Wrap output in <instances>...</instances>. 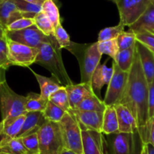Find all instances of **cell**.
<instances>
[{
    "label": "cell",
    "mask_w": 154,
    "mask_h": 154,
    "mask_svg": "<svg viewBox=\"0 0 154 154\" xmlns=\"http://www.w3.org/2000/svg\"><path fill=\"white\" fill-rule=\"evenodd\" d=\"M112 66L114 68V73L108 85L105 99L103 100L106 106L115 105L120 102L125 93L129 78V72L122 71L114 60Z\"/></svg>",
    "instance_id": "cell-9"
},
{
    "label": "cell",
    "mask_w": 154,
    "mask_h": 154,
    "mask_svg": "<svg viewBox=\"0 0 154 154\" xmlns=\"http://www.w3.org/2000/svg\"><path fill=\"white\" fill-rule=\"evenodd\" d=\"M98 46L101 54L109 56L113 60H114L117 53L120 51L117 38L105 42H98Z\"/></svg>",
    "instance_id": "cell-35"
},
{
    "label": "cell",
    "mask_w": 154,
    "mask_h": 154,
    "mask_svg": "<svg viewBox=\"0 0 154 154\" xmlns=\"http://www.w3.org/2000/svg\"><path fill=\"white\" fill-rule=\"evenodd\" d=\"M6 37L8 39L26 46L38 48L42 44L51 43L54 36L48 37L38 29L35 25L19 31H7Z\"/></svg>",
    "instance_id": "cell-10"
},
{
    "label": "cell",
    "mask_w": 154,
    "mask_h": 154,
    "mask_svg": "<svg viewBox=\"0 0 154 154\" xmlns=\"http://www.w3.org/2000/svg\"><path fill=\"white\" fill-rule=\"evenodd\" d=\"M37 134L40 154H61L65 147L60 123L47 121Z\"/></svg>",
    "instance_id": "cell-5"
},
{
    "label": "cell",
    "mask_w": 154,
    "mask_h": 154,
    "mask_svg": "<svg viewBox=\"0 0 154 154\" xmlns=\"http://www.w3.org/2000/svg\"><path fill=\"white\" fill-rule=\"evenodd\" d=\"M26 115V114H25ZM25 115L17 118L2 120L0 122V146L17 138L23 125Z\"/></svg>",
    "instance_id": "cell-14"
},
{
    "label": "cell",
    "mask_w": 154,
    "mask_h": 154,
    "mask_svg": "<svg viewBox=\"0 0 154 154\" xmlns=\"http://www.w3.org/2000/svg\"><path fill=\"white\" fill-rule=\"evenodd\" d=\"M65 148L77 154L83 152L82 132L75 116L70 111L66 113L60 122Z\"/></svg>",
    "instance_id": "cell-6"
},
{
    "label": "cell",
    "mask_w": 154,
    "mask_h": 154,
    "mask_svg": "<svg viewBox=\"0 0 154 154\" xmlns=\"http://www.w3.org/2000/svg\"><path fill=\"white\" fill-rule=\"evenodd\" d=\"M47 121L48 120L45 119L43 112H27L25 115L23 125L17 138H23L31 134L37 133Z\"/></svg>",
    "instance_id": "cell-18"
},
{
    "label": "cell",
    "mask_w": 154,
    "mask_h": 154,
    "mask_svg": "<svg viewBox=\"0 0 154 154\" xmlns=\"http://www.w3.org/2000/svg\"><path fill=\"white\" fill-rule=\"evenodd\" d=\"M0 152L6 154H28L20 138H15L0 146Z\"/></svg>",
    "instance_id": "cell-29"
},
{
    "label": "cell",
    "mask_w": 154,
    "mask_h": 154,
    "mask_svg": "<svg viewBox=\"0 0 154 154\" xmlns=\"http://www.w3.org/2000/svg\"><path fill=\"white\" fill-rule=\"evenodd\" d=\"M110 1H113V2H114V0H110Z\"/></svg>",
    "instance_id": "cell-52"
},
{
    "label": "cell",
    "mask_w": 154,
    "mask_h": 154,
    "mask_svg": "<svg viewBox=\"0 0 154 154\" xmlns=\"http://www.w3.org/2000/svg\"><path fill=\"white\" fill-rule=\"evenodd\" d=\"M153 117H154V115H153Z\"/></svg>",
    "instance_id": "cell-53"
},
{
    "label": "cell",
    "mask_w": 154,
    "mask_h": 154,
    "mask_svg": "<svg viewBox=\"0 0 154 154\" xmlns=\"http://www.w3.org/2000/svg\"><path fill=\"white\" fill-rule=\"evenodd\" d=\"M141 154H147V148L146 144H144V146H143V148L142 150H141Z\"/></svg>",
    "instance_id": "cell-48"
},
{
    "label": "cell",
    "mask_w": 154,
    "mask_h": 154,
    "mask_svg": "<svg viewBox=\"0 0 154 154\" xmlns=\"http://www.w3.org/2000/svg\"><path fill=\"white\" fill-rule=\"evenodd\" d=\"M108 154H141L142 141L138 133H122L108 135Z\"/></svg>",
    "instance_id": "cell-7"
},
{
    "label": "cell",
    "mask_w": 154,
    "mask_h": 154,
    "mask_svg": "<svg viewBox=\"0 0 154 154\" xmlns=\"http://www.w3.org/2000/svg\"><path fill=\"white\" fill-rule=\"evenodd\" d=\"M26 112L40 111L44 112L46 109L49 99L42 97L41 94L35 93H29L26 96Z\"/></svg>",
    "instance_id": "cell-25"
},
{
    "label": "cell",
    "mask_w": 154,
    "mask_h": 154,
    "mask_svg": "<svg viewBox=\"0 0 154 154\" xmlns=\"http://www.w3.org/2000/svg\"><path fill=\"white\" fill-rule=\"evenodd\" d=\"M6 35V29L3 26L2 24L0 23V38L5 37Z\"/></svg>",
    "instance_id": "cell-45"
},
{
    "label": "cell",
    "mask_w": 154,
    "mask_h": 154,
    "mask_svg": "<svg viewBox=\"0 0 154 154\" xmlns=\"http://www.w3.org/2000/svg\"><path fill=\"white\" fill-rule=\"evenodd\" d=\"M149 143L154 147V117L150 119V130H149Z\"/></svg>",
    "instance_id": "cell-42"
},
{
    "label": "cell",
    "mask_w": 154,
    "mask_h": 154,
    "mask_svg": "<svg viewBox=\"0 0 154 154\" xmlns=\"http://www.w3.org/2000/svg\"><path fill=\"white\" fill-rule=\"evenodd\" d=\"M22 17V12L18 10L13 0L0 2V23L5 28Z\"/></svg>",
    "instance_id": "cell-20"
},
{
    "label": "cell",
    "mask_w": 154,
    "mask_h": 154,
    "mask_svg": "<svg viewBox=\"0 0 154 154\" xmlns=\"http://www.w3.org/2000/svg\"><path fill=\"white\" fill-rule=\"evenodd\" d=\"M9 1V0H0V2H7Z\"/></svg>",
    "instance_id": "cell-50"
},
{
    "label": "cell",
    "mask_w": 154,
    "mask_h": 154,
    "mask_svg": "<svg viewBox=\"0 0 154 154\" xmlns=\"http://www.w3.org/2000/svg\"><path fill=\"white\" fill-rule=\"evenodd\" d=\"M35 25V20L32 18L22 17L14 21L6 27L7 31H19Z\"/></svg>",
    "instance_id": "cell-39"
},
{
    "label": "cell",
    "mask_w": 154,
    "mask_h": 154,
    "mask_svg": "<svg viewBox=\"0 0 154 154\" xmlns=\"http://www.w3.org/2000/svg\"><path fill=\"white\" fill-rule=\"evenodd\" d=\"M54 37L56 40L58 42L59 45L60 46L61 49H69L72 46L73 42H71L69 35L68 34L67 32L66 31L64 28L63 27L62 24H60L57 26L54 30Z\"/></svg>",
    "instance_id": "cell-36"
},
{
    "label": "cell",
    "mask_w": 154,
    "mask_h": 154,
    "mask_svg": "<svg viewBox=\"0 0 154 154\" xmlns=\"http://www.w3.org/2000/svg\"><path fill=\"white\" fill-rule=\"evenodd\" d=\"M11 66L8 59V47L6 35L0 38V69L6 70Z\"/></svg>",
    "instance_id": "cell-38"
},
{
    "label": "cell",
    "mask_w": 154,
    "mask_h": 154,
    "mask_svg": "<svg viewBox=\"0 0 154 154\" xmlns=\"http://www.w3.org/2000/svg\"><path fill=\"white\" fill-rule=\"evenodd\" d=\"M120 15V23L130 26L135 23L148 8L150 0H114Z\"/></svg>",
    "instance_id": "cell-8"
},
{
    "label": "cell",
    "mask_w": 154,
    "mask_h": 154,
    "mask_svg": "<svg viewBox=\"0 0 154 154\" xmlns=\"http://www.w3.org/2000/svg\"><path fill=\"white\" fill-rule=\"evenodd\" d=\"M129 30L134 32L144 31L154 34V5L150 4L144 14L129 27Z\"/></svg>",
    "instance_id": "cell-22"
},
{
    "label": "cell",
    "mask_w": 154,
    "mask_h": 154,
    "mask_svg": "<svg viewBox=\"0 0 154 154\" xmlns=\"http://www.w3.org/2000/svg\"><path fill=\"white\" fill-rule=\"evenodd\" d=\"M150 3H151L153 5H154V0H150Z\"/></svg>",
    "instance_id": "cell-49"
},
{
    "label": "cell",
    "mask_w": 154,
    "mask_h": 154,
    "mask_svg": "<svg viewBox=\"0 0 154 154\" xmlns=\"http://www.w3.org/2000/svg\"><path fill=\"white\" fill-rule=\"evenodd\" d=\"M32 72L37 79L39 87H40L41 96L45 99H49L53 93H54L60 87H63L62 83L53 75L51 78H47V77L42 76V75L35 73L32 70Z\"/></svg>",
    "instance_id": "cell-21"
},
{
    "label": "cell",
    "mask_w": 154,
    "mask_h": 154,
    "mask_svg": "<svg viewBox=\"0 0 154 154\" xmlns=\"http://www.w3.org/2000/svg\"><path fill=\"white\" fill-rule=\"evenodd\" d=\"M66 111L60 108L55 104L51 102H48L46 109L43 112L45 119L48 121L54 122V123H60L64 115L66 114Z\"/></svg>",
    "instance_id": "cell-32"
},
{
    "label": "cell",
    "mask_w": 154,
    "mask_h": 154,
    "mask_svg": "<svg viewBox=\"0 0 154 154\" xmlns=\"http://www.w3.org/2000/svg\"><path fill=\"white\" fill-rule=\"evenodd\" d=\"M107 106L104 101L101 100L96 95H93L86 98L79 105L76 106L75 109L81 111H96V112H104Z\"/></svg>",
    "instance_id": "cell-26"
},
{
    "label": "cell",
    "mask_w": 154,
    "mask_h": 154,
    "mask_svg": "<svg viewBox=\"0 0 154 154\" xmlns=\"http://www.w3.org/2000/svg\"></svg>",
    "instance_id": "cell-55"
},
{
    "label": "cell",
    "mask_w": 154,
    "mask_h": 154,
    "mask_svg": "<svg viewBox=\"0 0 154 154\" xmlns=\"http://www.w3.org/2000/svg\"><path fill=\"white\" fill-rule=\"evenodd\" d=\"M0 154H6V153H1V152H0Z\"/></svg>",
    "instance_id": "cell-51"
},
{
    "label": "cell",
    "mask_w": 154,
    "mask_h": 154,
    "mask_svg": "<svg viewBox=\"0 0 154 154\" xmlns=\"http://www.w3.org/2000/svg\"><path fill=\"white\" fill-rule=\"evenodd\" d=\"M5 71V70H3V69H0V85H1L2 83H4L5 81H6Z\"/></svg>",
    "instance_id": "cell-43"
},
{
    "label": "cell",
    "mask_w": 154,
    "mask_h": 154,
    "mask_svg": "<svg viewBox=\"0 0 154 154\" xmlns=\"http://www.w3.org/2000/svg\"><path fill=\"white\" fill-rule=\"evenodd\" d=\"M70 111L75 116L81 126L102 133L104 112L81 111L77 109H71Z\"/></svg>",
    "instance_id": "cell-13"
},
{
    "label": "cell",
    "mask_w": 154,
    "mask_h": 154,
    "mask_svg": "<svg viewBox=\"0 0 154 154\" xmlns=\"http://www.w3.org/2000/svg\"><path fill=\"white\" fill-rule=\"evenodd\" d=\"M124 26L119 23L118 25L117 26L103 29L99 32V37H98V42H105V41L117 38L118 36L123 32H124Z\"/></svg>",
    "instance_id": "cell-33"
},
{
    "label": "cell",
    "mask_w": 154,
    "mask_h": 154,
    "mask_svg": "<svg viewBox=\"0 0 154 154\" xmlns=\"http://www.w3.org/2000/svg\"><path fill=\"white\" fill-rule=\"evenodd\" d=\"M49 101L55 104L56 105L60 107V108L63 109L64 111H66V112H68V111L72 109L70 106V103H69V96H68L67 91H66L65 86L61 87L57 91L53 93L51 97L49 98Z\"/></svg>",
    "instance_id": "cell-30"
},
{
    "label": "cell",
    "mask_w": 154,
    "mask_h": 154,
    "mask_svg": "<svg viewBox=\"0 0 154 154\" xmlns=\"http://www.w3.org/2000/svg\"><path fill=\"white\" fill-rule=\"evenodd\" d=\"M26 96L11 90L6 81L0 85V111L2 120L17 118L26 114Z\"/></svg>",
    "instance_id": "cell-4"
},
{
    "label": "cell",
    "mask_w": 154,
    "mask_h": 154,
    "mask_svg": "<svg viewBox=\"0 0 154 154\" xmlns=\"http://www.w3.org/2000/svg\"><path fill=\"white\" fill-rule=\"evenodd\" d=\"M135 47L129 49L119 51L114 61L122 71L129 72L135 60Z\"/></svg>",
    "instance_id": "cell-24"
},
{
    "label": "cell",
    "mask_w": 154,
    "mask_h": 154,
    "mask_svg": "<svg viewBox=\"0 0 154 154\" xmlns=\"http://www.w3.org/2000/svg\"><path fill=\"white\" fill-rule=\"evenodd\" d=\"M102 133L107 135L119 133L118 119L114 105L107 106L104 111Z\"/></svg>",
    "instance_id": "cell-23"
},
{
    "label": "cell",
    "mask_w": 154,
    "mask_h": 154,
    "mask_svg": "<svg viewBox=\"0 0 154 154\" xmlns=\"http://www.w3.org/2000/svg\"><path fill=\"white\" fill-rule=\"evenodd\" d=\"M24 1L28 2H30V3H32V4L42 5H43V3L45 2L46 0H24Z\"/></svg>",
    "instance_id": "cell-44"
},
{
    "label": "cell",
    "mask_w": 154,
    "mask_h": 154,
    "mask_svg": "<svg viewBox=\"0 0 154 154\" xmlns=\"http://www.w3.org/2000/svg\"><path fill=\"white\" fill-rule=\"evenodd\" d=\"M147 148V154H154V147L150 143L146 144Z\"/></svg>",
    "instance_id": "cell-46"
},
{
    "label": "cell",
    "mask_w": 154,
    "mask_h": 154,
    "mask_svg": "<svg viewBox=\"0 0 154 154\" xmlns=\"http://www.w3.org/2000/svg\"><path fill=\"white\" fill-rule=\"evenodd\" d=\"M20 11L22 12L23 17L34 19L35 17L42 11V5L32 4L24 0H13Z\"/></svg>",
    "instance_id": "cell-28"
},
{
    "label": "cell",
    "mask_w": 154,
    "mask_h": 154,
    "mask_svg": "<svg viewBox=\"0 0 154 154\" xmlns=\"http://www.w3.org/2000/svg\"><path fill=\"white\" fill-rule=\"evenodd\" d=\"M38 48V54L35 63L48 69L65 86L73 84L65 69L62 60V49L55 37L51 43L42 44Z\"/></svg>",
    "instance_id": "cell-2"
},
{
    "label": "cell",
    "mask_w": 154,
    "mask_h": 154,
    "mask_svg": "<svg viewBox=\"0 0 154 154\" xmlns=\"http://www.w3.org/2000/svg\"><path fill=\"white\" fill-rule=\"evenodd\" d=\"M28 154H29V153H28Z\"/></svg>",
    "instance_id": "cell-54"
},
{
    "label": "cell",
    "mask_w": 154,
    "mask_h": 154,
    "mask_svg": "<svg viewBox=\"0 0 154 154\" xmlns=\"http://www.w3.org/2000/svg\"><path fill=\"white\" fill-rule=\"evenodd\" d=\"M8 59L11 66L29 68L35 63L38 48H31L8 39Z\"/></svg>",
    "instance_id": "cell-11"
},
{
    "label": "cell",
    "mask_w": 154,
    "mask_h": 154,
    "mask_svg": "<svg viewBox=\"0 0 154 154\" xmlns=\"http://www.w3.org/2000/svg\"><path fill=\"white\" fill-rule=\"evenodd\" d=\"M107 60L102 64H99L93 72L91 79V87L94 91L95 94L97 91L99 94L100 90L105 85H108L111 81L114 73L113 66L111 68H108L106 66Z\"/></svg>",
    "instance_id": "cell-19"
},
{
    "label": "cell",
    "mask_w": 154,
    "mask_h": 154,
    "mask_svg": "<svg viewBox=\"0 0 154 154\" xmlns=\"http://www.w3.org/2000/svg\"><path fill=\"white\" fill-rule=\"evenodd\" d=\"M61 154H77V153H74V152L71 151V150H67V149L64 148L63 149V151H62Z\"/></svg>",
    "instance_id": "cell-47"
},
{
    "label": "cell",
    "mask_w": 154,
    "mask_h": 154,
    "mask_svg": "<svg viewBox=\"0 0 154 154\" xmlns=\"http://www.w3.org/2000/svg\"><path fill=\"white\" fill-rule=\"evenodd\" d=\"M114 107L118 119L119 132L138 133L137 122L129 108L122 104H117Z\"/></svg>",
    "instance_id": "cell-17"
},
{
    "label": "cell",
    "mask_w": 154,
    "mask_h": 154,
    "mask_svg": "<svg viewBox=\"0 0 154 154\" xmlns=\"http://www.w3.org/2000/svg\"><path fill=\"white\" fill-rule=\"evenodd\" d=\"M42 7V12L48 17L54 25V28L61 24L60 14L59 8L56 4L55 0H46Z\"/></svg>",
    "instance_id": "cell-27"
},
{
    "label": "cell",
    "mask_w": 154,
    "mask_h": 154,
    "mask_svg": "<svg viewBox=\"0 0 154 154\" xmlns=\"http://www.w3.org/2000/svg\"><path fill=\"white\" fill-rule=\"evenodd\" d=\"M135 33L137 41L154 53V34L144 31L136 32Z\"/></svg>",
    "instance_id": "cell-40"
},
{
    "label": "cell",
    "mask_w": 154,
    "mask_h": 154,
    "mask_svg": "<svg viewBox=\"0 0 154 154\" xmlns=\"http://www.w3.org/2000/svg\"><path fill=\"white\" fill-rule=\"evenodd\" d=\"M69 99V103L72 109H75L84 99L95 94L91 84L80 83L78 84H69L65 86Z\"/></svg>",
    "instance_id": "cell-15"
},
{
    "label": "cell",
    "mask_w": 154,
    "mask_h": 154,
    "mask_svg": "<svg viewBox=\"0 0 154 154\" xmlns=\"http://www.w3.org/2000/svg\"><path fill=\"white\" fill-rule=\"evenodd\" d=\"M148 95V83L141 68L138 53L135 51V60L129 72L126 90L118 104L127 107L135 118L138 135L143 144L149 143Z\"/></svg>",
    "instance_id": "cell-1"
},
{
    "label": "cell",
    "mask_w": 154,
    "mask_h": 154,
    "mask_svg": "<svg viewBox=\"0 0 154 154\" xmlns=\"http://www.w3.org/2000/svg\"><path fill=\"white\" fill-rule=\"evenodd\" d=\"M29 154H40L39 141L37 133H33L20 138Z\"/></svg>",
    "instance_id": "cell-37"
},
{
    "label": "cell",
    "mask_w": 154,
    "mask_h": 154,
    "mask_svg": "<svg viewBox=\"0 0 154 154\" xmlns=\"http://www.w3.org/2000/svg\"><path fill=\"white\" fill-rule=\"evenodd\" d=\"M80 126L82 132L84 154H105L103 133L88 129L81 125Z\"/></svg>",
    "instance_id": "cell-12"
},
{
    "label": "cell",
    "mask_w": 154,
    "mask_h": 154,
    "mask_svg": "<svg viewBox=\"0 0 154 154\" xmlns=\"http://www.w3.org/2000/svg\"><path fill=\"white\" fill-rule=\"evenodd\" d=\"M117 39L120 51L134 48L137 42L135 33L130 30L123 32Z\"/></svg>",
    "instance_id": "cell-34"
},
{
    "label": "cell",
    "mask_w": 154,
    "mask_h": 154,
    "mask_svg": "<svg viewBox=\"0 0 154 154\" xmlns=\"http://www.w3.org/2000/svg\"><path fill=\"white\" fill-rule=\"evenodd\" d=\"M136 51L139 57L141 68L148 84L154 81V53L137 41Z\"/></svg>",
    "instance_id": "cell-16"
},
{
    "label": "cell",
    "mask_w": 154,
    "mask_h": 154,
    "mask_svg": "<svg viewBox=\"0 0 154 154\" xmlns=\"http://www.w3.org/2000/svg\"><path fill=\"white\" fill-rule=\"evenodd\" d=\"M35 20V25L38 28L40 31H42L45 35L48 36V37H51V36H54V25L50 20L49 18L43 13V12H40L34 18Z\"/></svg>",
    "instance_id": "cell-31"
},
{
    "label": "cell",
    "mask_w": 154,
    "mask_h": 154,
    "mask_svg": "<svg viewBox=\"0 0 154 154\" xmlns=\"http://www.w3.org/2000/svg\"><path fill=\"white\" fill-rule=\"evenodd\" d=\"M68 50L77 57L79 62L81 83L91 84L93 74L100 64L102 56L99 50L98 42L84 45L72 43Z\"/></svg>",
    "instance_id": "cell-3"
},
{
    "label": "cell",
    "mask_w": 154,
    "mask_h": 154,
    "mask_svg": "<svg viewBox=\"0 0 154 154\" xmlns=\"http://www.w3.org/2000/svg\"><path fill=\"white\" fill-rule=\"evenodd\" d=\"M149 85L148 95V110L149 117L152 118L154 115V81Z\"/></svg>",
    "instance_id": "cell-41"
}]
</instances>
